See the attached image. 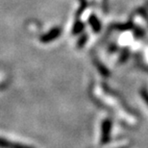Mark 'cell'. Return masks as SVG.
<instances>
[{"instance_id": "obj_1", "label": "cell", "mask_w": 148, "mask_h": 148, "mask_svg": "<svg viewBox=\"0 0 148 148\" xmlns=\"http://www.w3.org/2000/svg\"><path fill=\"white\" fill-rule=\"evenodd\" d=\"M61 33H62L61 27H54L40 37V41L43 43H49L53 40H57L61 36Z\"/></svg>"}, {"instance_id": "obj_3", "label": "cell", "mask_w": 148, "mask_h": 148, "mask_svg": "<svg viewBox=\"0 0 148 148\" xmlns=\"http://www.w3.org/2000/svg\"><path fill=\"white\" fill-rule=\"evenodd\" d=\"M0 148H34V147L18 143H14V141L8 140L4 138H0Z\"/></svg>"}, {"instance_id": "obj_5", "label": "cell", "mask_w": 148, "mask_h": 148, "mask_svg": "<svg viewBox=\"0 0 148 148\" xmlns=\"http://www.w3.org/2000/svg\"><path fill=\"white\" fill-rule=\"evenodd\" d=\"M84 24H83V22H81L80 20H78V21H76L75 23H74L73 25V28H72V33L73 35H77L79 33H81V32L84 30Z\"/></svg>"}, {"instance_id": "obj_6", "label": "cell", "mask_w": 148, "mask_h": 148, "mask_svg": "<svg viewBox=\"0 0 148 148\" xmlns=\"http://www.w3.org/2000/svg\"><path fill=\"white\" fill-rule=\"evenodd\" d=\"M87 38H88V36L87 35H83V36L80 38V40H78V42H77V46L78 47H83L87 42Z\"/></svg>"}, {"instance_id": "obj_4", "label": "cell", "mask_w": 148, "mask_h": 148, "mask_svg": "<svg viewBox=\"0 0 148 148\" xmlns=\"http://www.w3.org/2000/svg\"><path fill=\"white\" fill-rule=\"evenodd\" d=\"M88 23H90L91 29H92L95 33H98V32L101 30V28H102L101 22H100V20L98 19V17H97L95 14H91L90 16V18H88Z\"/></svg>"}, {"instance_id": "obj_7", "label": "cell", "mask_w": 148, "mask_h": 148, "mask_svg": "<svg viewBox=\"0 0 148 148\" xmlns=\"http://www.w3.org/2000/svg\"><path fill=\"white\" fill-rule=\"evenodd\" d=\"M140 95H141V97H143V99L144 100V102L148 105V90H146V88H141Z\"/></svg>"}, {"instance_id": "obj_2", "label": "cell", "mask_w": 148, "mask_h": 148, "mask_svg": "<svg viewBox=\"0 0 148 148\" xmlns=\"http://www.w3.org/2000/svg\"><path fill=\"white\" fill-rule=\"evenodd\" d=\"M112 131V121L110 119H105L102 122L101 126V143L105 144L109 143L111 138Z\"/></svg>"}]
</instances>
